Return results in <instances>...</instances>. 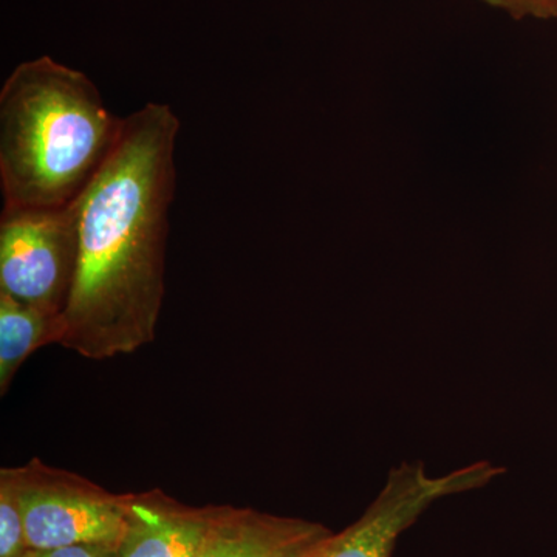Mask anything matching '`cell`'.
<instances>
[{"mask_svg":"<svg viewBox=\"0 0 557 557\" xmlns=\"http://www.w3.org/2000/svg\"><path fill=\"white\" fill-rule=\"evenodd\" d=\"M178 132L170 104L148 102L135 110L79 197L78 269L61 346L81 357L129 355L156 339Z\"/></svg>","mask_w":557,"mask_h":557,"instance_id":"obj_1","label":"cell"},{"mask_svg":"<svg viewBox=\"0 0 557 557\" xmlns=\"http://www.w3.org/2000/svg\"><path fill=\"white\" fill-rule=\"evenodd\" d=\"M505 469L482 460L442 478H431L421 461L391 469L386 485L364 515L335 533L322 557H392L405 533L434 502L487 485Z\"/></svg>","mask_w":557,"mask_h":557,"instance_id":"obj_5","label":"cell"},{"mask_svg":"<svg viewBox=\"0 0 557 557\" xmlns=\"http://www.w3.org/2000/svg\"><path fill=\"white\" fill-rule=\"evenodd\" d=\"M78 200L60 208H3L0 292L65 313L78 269Z\"/></svg>","mask_w":557,"mask_h":557,"instance_id":"obj_4","label":"cell"},{"mask_svg":"<svg viewBox=\"0 0 557 557\" xmlns=\"http://www.w3.org/2000/svg\"><path fill=\"white\" fill-rule=\"evenodd\" d=\"M64 313L28 306L0 292V395H5L17 370L30 355L50 344H62Z\"/></svg>","mask_w":557,"mask_h":557,"instance_id":"obj_8","label":"cell"},{"mask_svg":"<svg viewBox=\"0 0 557 557\" xmlns=\"http://www.w3.org/2000/svg\"><path fill=\"white\" fill-rule=\"evenodd\" d=\"M7 471L20 496L28 548L83 544L119 547L131 493H110L98 483L50 467L38 457Z\"/></svg>","mask_w":557,"mask_h":557,"instance_id":"obj_3","label":"cell"},{"mask_svg":"<svg viewBox=\"0 0 557 557\" xmlns=\"http://www.w3.org/2000/svg\"><path fill=\"white\" fill-rule=\"evenodd\" d=\"M25 557H116V548L109 545H70L51 549H30Z\"/></svg>","mask_w":557,"mask_h":557,"instance_id":"obj_11","label":"cell"},{"mask_svg":"<svg viewBox=\"0 0 557 557\" xmlns=\"http://www.w3.org/2000/svg\"><path fill=\"white\" fill-rule=\"evenodd\" d=\"M333 536L327 527L310 520L211 505L199 557H322Z\"/></svg>","mask_w":557,"mask_h":557,"instance_id":"obj_6","label":"cell"},{"mask_svg":"<svg viewBox=\"0 0 557 557\" xmlns=\"http://www.w3.org/2000/svg\"><path fill=\"white\" fill-rule=\"evenodd\" d=\"M123 124L86 73L50 57L22 62L0 90L3 208L75 203L115 149Z\"/></svg>","mask_w":557,"mask_h":557,"instance_id":"obj_2","label":"cell"},{"mask_svg":"<svg viewBox=\"0 0 557 557\" xmlns=\"http://www.w3.org/2000/svg\"><path fill=\"white\" fill-rule=\"evenodd\" d=\"M211 505L189 507L161 490L131 493L116 557H199Z\"/></svg>","mask_w":557,"mask_h":557,"instance_id":"obj_7","label":"cell"},{"mask_svg":"<svg viewBox=\"0 0 557 557\" xmlns=\"http://www.w3.org/2000/svg\"><path fill=\"white\" fill-rule=\"evenodd\" d=\"M512 20H557V0H480Z\"/></svg>","mask_w":557,"mask_h":557,"instance_id":"obj_10","label":"cell"},{"mask_svg":"<svg viewBox=\"0 0 557 557\" xmlns=\"http://www.w3.org/2000/svg\"><path fill=\"white\" fill-rule=\"evenodd\" d=\"M30 552L16 487L7 468L0 469V557H25Z\"/></svg>","mask_w":557,"mask_h":557,"instance_id":"obj_9","label":"cell"}]
</instances>
